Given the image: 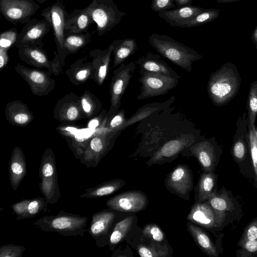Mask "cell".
Masks as SVG:
<instances>
[{
  "instance_id": "1",
  "label": "cell",
  "mask_w": 257,
  "mask_h": 257,
  "mask_svg": "<svg viewBox=\"0 0 257 257\" xmlns=\"http://www.w3.org/2000/svg\"><path fill=\"white\" fill-rule=\"evenodd\" d=\"M175 109L170 106L139 122L135 133L141 140L130 157H149L148 167L171 163L201 139L193 122Z\"/></svg>"
},
{
  "instance_id": "2",
  "label": "cell",
  "mask_w": 257,
  "mask_h": 257,
  "mask_svg": "<svg viewBox=\"0 0 257 257\" xmlns=\"http://www.w3.org/2000/svg\"><path fill=\"white\" fill-rule=\"evenodd\" d=\"M149 42L162 56L188 72H191L193 62L202 58L195 50L166 35L153 33Z\"/></svg>"
},
{
  "instance_id": "3",
  "label": "cell",
  "mask_w": 257,
  "mask_h": 257,
  "mask_svg": "<svg viewBox=\"0 0 257 257\" xmlns=\"http://www.w3.org/2000/svg\"><path fill=\"white\" fill-rule=\"evenodd\" d=\"M86 216L64 212L55 215H45L34 222V225L44 232H57L62 236H84L86 232Z\"/></svg>"
},
{
  "instance_id": "4",
  "label": "cell",
  "mask_w": 257,
  "mask_h": 257,
  "mask_svg": "<svg viewBox=\"0 0 257 257\" xmlns=\"http://www.w3.org/2000/svg\"><path fill=\"white\" fill-rule=\"evenodd\" d=\"M85 9L96 24L98 36L110 31L126 15L113 0H92Z\"/></svg>"
},
{
  "instance_id": "5",
  "label": "cell",
  "mask_w": 257,
  "mask_h": 257,
  "mask_svg": "<svg viewBox=\"0 0 257 257\" xmlns=\"http://www.w3.org/2000/svg\"><path fill=\"white\" fill-rule=\"evenodd\" d=\"M40 190L49 204H55L60 197L58 185L56 160L51 148L43 153L39 168Z\"/></svg>"
},
{
  "instance_id": "6",
  "label": "cell",
  "mask_w": 257,
  "mask_h": 257,
  "mask_svg": "<svg viewBox=\"0 0 257 257\" xmlns=\"http://www.w3.org/2000/svg\"><path fill=\"white\" fill-rule=\"evenodd\" d=\"M118 136L109 132L94 136L87 142L78 159L87 168H95L112 148Z\"/></svg>"
},
{
  "instance_id": "7",
  "label": "cell",
  "mask_w": 257,
  "mask_h": 257,
  "mask_svg": "<svg viewBox=\"0 0 257 257\" xmlns=\"http://www.w3.org/2000/svg\"><path fill=\"white\" fill-rule=\"evenodd\" d=\"M136 64L133 61L123 63L113 70L109 85L110 106L107 112L108 118L119 110L121 98L135 71Z\"/></svg>"
},
{
  "instance_id": "8",
  "label": "cell",
  "mask_w": 257,
  "mask_h": 257,
  "mask_svg": "<svg viewBox=\"0 0 257 257\" xmlns=\"http://www.w3.org/2000/svg\"><path fill=\"white\" fill-rule=\"evenodd\" d=\"M141 92L137 96L138 100L165 95L175 88L179 79L153 72L140 71Z\"/></svg>"
},
{
  "instance_id": "9",
  "label": "cell",
  "mask_w": 257,
  "mask_h": 257,
  "mask_svg": "<svg viewBox=\"0 0 257 257\" xmlns=\"http://www.w3.org/2000/svg\"><path fill=\"white\" fill-rule=\"evenodd\" d=\"M18 49L20 58L26 63L38 69L45 67L56 76L62 73L64 65L57 52H54V58L50 61L41 46L29 45Z\"/></svg>"
},
{
  "instance_id": "10",
  "label": "cell",
  "mask_w": 257,
  "mask_h": 257,
  "mask_svg": "<svg viewBox=\"0 0 257 257\" xmlns=\"http://www.w3.org/2000/svg\"><path fill=\"white\" fill-rule=\"evenodd\" d=\"M67 14L65 6L59 1L44 8L41 14L53 30L57 53L64 66L67 56L64 51L63 43L65 34V19Z\"/></svg>"
},
{
  "instance_id": "11",
  "label": "cell",
  "mask_w": 257,
  "mask_h": 257,
  "mask_svg": "<svg viewBox=\"0 0 257 257\" xmlns=\"http://www.w3.org/2000/svg\"><path fill=\"white\" fill-rule=\"evenodd\" d=\"M18 73L29 85L32 93L38 96L47 95L55 86V80L50 76L49 71H43L38 68H30L20 63L15 67Z\"/></svg>"
},
{
  "instance_id": "12",
  "label": "cell",
  "mask_w": 257,
  "mask_h": 257,
  "mask_svg": "<svg viewBox=\"0 0 257 257\" xmlns=\"http://www.w3.org/2000/svg\"><path fill=\"white\" fill-rule=\"evenodd\" d=\"M40 7L34 0H0L1 14L14 25L26 24Z\"/></svg>"
},
{
  "instance_id": "13",
  "label": "cell",
  "mask_w": 257,
  "mask_h": 257,
  "mask_svg": "<svg viewBox=\"0 0 257 257\" xmlns=\"http://www.w3.org/2000/svg\"><path fill=\"white\" fill-rule=\"evenodd\" d=\"M165 185L171 193L189 200L193 186L191 170L186 164H178L166 176Z\"/></svg>"
},
{
  "instance_id": "14",
  "label": "cell",
  "mask_w": 257,
  "mask_h": 257,
  "mask_svg": "<svg viewBox=\"0 0 257 257\" xmlns=\"http://www.w3.org/2000/svg\"><path fill=\"white\" fill-rule=\"evenodd\" d=\"M226 217L225 212L214 209L207 201L195 202L190 208L186 219L207 229L220 227Z\"/></svg>"
},
{
  "instance_id": "15",
  "label": "cell",
  "mask_w": 257,
  "mask_h": 257,
  "mask_svg": "<svg viewBox=\"0 0 257 257\" xmlns=\"http://www.w3.org/2000/svg\"><path fill=\"white\" fill-rule=\"evenodd\" d=\"M107 207L120 212H137L144 210L148 204L147 195L140 190L128 191L108 199Z\"/></svg>"
},
{
  "instance_id": "16",
  "label": "cell",
  "mask_w": 257,
  "mask_h": 257,
  "mask_svg": "<svg viewBox=\"0 0 257 257\" xmlns=\"http://www.w3.org/2000/svg\"><path fill=\"white\" fill-rule=\"evenodd\" d=\"M53 117L62 123L74 122L85 118L80 96L70 92L60 98L55 106Z\"/></svg>"
},
{
  "instance_id": "17",
  "label": "cell",
  "mask_w": 257,
  "mask_h": 257,
  "mask_svg": "<svg viewBox=\"0 0 257 257\" xmlns=\"http://www.w3.org/2000/svg\"><path fill=\"white\" fill-rule=\"evenodd\" d=\"M112 210L111 209L102 210L94 213L92 216L87 231L99 247L108 244L109 231L116 217Z\"/></svg>"
},
{
  "instance_id": "18",
  "label": "cell",
  "mask_w": 257,
  "mask_h": 257,
  "mask_svg": "<svg viewBox=\"0 0 257 257\" xmlns=\"http://www.w3.org/2000/svg\"><path fill=\"white\" fill-rule=\"evenodd\" d=\"M51 29L50 24L45 20L33 19L26 24L19 33L15 47L36 45L43 47V38Z\"/></svg>"
},
{
  "instance_id": "19",
  "label": "cell",
  "mask_w": 257,
  "mask_h": 257,
  "mask_svg": "<svg viewBox=\"0 0 257 257\" xmlns=\"http://www.w3.org/2000/svg\"><path fill=\"white\" fill-rule=\"evenodd\" d=\"M183 157H194L203 172H213L216 164L215 148L210 141L200 139L185 149L181 154Z\"/></svg>"
},
{
  "instance_id": "20",
  "label": "cell",
  "mask_w": 257,
  "mask_h": 257,
  "mask_svg": "<svg viewBox=\"0 0 257 257\" xmlns=\"http://www.w3.org/2000/svg\"><path fill=\"white\" fill-rule=\"evenodd\" d=\"M222 71L212 74L207 85V91L212 101L216 103L223 102L229 98L236 89L235 81Z\"/></svg>"
},
{
  "instance_id": "21",
  "label": "cell",
  "mask_w": 257,
  "mask_h": 257,
  "mask_svg": "<svg viewBox=\"0 0 257 257\" xmlns=\"http://www.w3.org/2000/svg\"><path fill=\"white\" fill-rule=\"evenodd\" d=\"M114 43V41L105 50L97 49L89 52V54L92 58L93 66V73L91 79L98 85L103 84L107 77Z\"/></svg>"
},
{
  "instance_id": "22",
  "label": "cell",
  "mask_w": 257,
  "mask_h": 257,
  "mask_svg": "<svg viewBox=\"0 0 257 257\" xmlns=\"http://www.w3.org/2000/svg\"><path fill=\"white\" fill-rule=\"evenodd\" d=\"M135 62L138 66L140 71L160 74L178 79L181 78V76L158 54L148 52Z\"/></svg>"
},
{
  "instance_id": "23",
  "label": "cell",
  "mask_w": 257,
  "mask_h": 257,
  "mask_svg": "<svg viewBox=\"0 0 257 257\" xmlns=\"http://www.w3.org/2000/svg\"><path fill=\"white\" fill-rule=\"evenodd\" d=\"M49 204L44 197H38L31 199H23L10 207L13 213L16 215V220L32 218L41 212L47 211Z\"/></svg>"
},
{
  "instance_id": "24",
  "label": "cell",
  "mask_w": 257,
  "mask_h": 257,
  "mask_svg": "<svg viewBox=\"0 0 257 257\" xmlns=\"http://www.w3.org/2000/svg\"><path fill=\"white\" fill-rule=\"evenodd\" d=\"M207 9L188 5L171 10L161 11L158 12V16L170 25L180 28L184 23Z\"/></svg>"
},
{
  "instance_id": "25",
  "label": "cell",
  "mask_w": 257,
  "mask_h": 257,
  "mask_svg": "<svg viewBox=\"0 0 257 257\" xmlns=\"http://www.w3.org/2000/svg\"><path fill=\"white\" fill-rule=\"evenodd\" d=\"M9 179L12 189L16 191L27 174L26 163L22 149L15 147L12 150L9 166Z\"/></svg>"
},
{
  "instance_id": "26",
  "label": "cell",
  "mask_w": 257,
  "mask_h": 257,
  "mask_svg": "<svg viewBox=\"0 0 257 257\" xmlns=\"http://www.w3.org/2000/svg\"><path fill=\"white\" fill-rule=\"evenodd\" d=\"M5 114L7 121L11 124L24 127L34 119V115L28 105L19 100L7 104Z\"/></svg>"
},
{
  "instance_id": "27",
  "label": "cell",
  "mask_w": 257,
  "mask_h": 257,
  "mask_svg": "<svg viewBox=\"0 0 257 257\" xmlns=\"http://www.w3.org/2000/svg\"><path fill=\"white\" fill-rule=\"evenodd\" d=\"M94 22L85 8L76 9L67 14L65 19V33L81 34L88 31L89 26Z\"/></svg>"
},
{
  "instance_id": "28",
  "label": "cell",
  "mask_w": 257,
  "mask_h": 257,
  "mask_svg": "<svg viewBox=\"0 0 257 257\" xmlns=\"http://www.w3.org/2000/svg\"><path fill=\"white\" fill-rule=\"evenodd\" d=\"M175 99L176 96L173 95L166 101L148 103L140 107L135 113L126 119L122 128L123 130L154 113L169 108Z\"/></svg>"
},
{
  "instance_id": "29",
  "label": "cell",
  "mask_w": 257,
  "mask_h": 257,
  "mask_svg": "<svg viewBox=\"0 0 257 257\" xmlns=\"http://www.w3.org/2000/svg\"><path fill=\"white\" fill-rule=\"evenodd\" d=\"M92 73V63L87 61V57L76 61L65 73L71 83L76 86L83 84L91 78Z\"/></svg>"
},
{
  "instance_id": "30",
  "label": "cell",
  "mask_w": 257,
  "mask_h": 257,
  "mask_svg": "<svg viewBox=\"0 0 257 257\" xmlns=\"http://www.w3.org/2000/svg\"><path fill=\"white\" fill-rule=\"evenodd\" d=\"M187 229L198 246L207 255L217 257V249L208 234L193 222L187 223Z\"/></svg>"
},
{
  "instance_id": "31",
  "label": "cell",
  "mask_w": 257,
  "mask_h": 257,
  "mask_svg": "<svg viewBox=\"0 0 257 257\" xmlns=\"http://www.w3.org/2000/svg\"><path fill=\"white\" fill-rule=\"evenodd\" d=\"M217 176L214 172H203L200 175L196 187L195 201L204 202L208 200L211 195L215 191V186Z\"/></svg>"
},
{
  "instance_id": "32",
  "label": "cell",
  "mask_w": 257,
  "mask_h": 257,
  "mask_svg": "<svg viewBox=\"0 0 257 257\" xmlns=\"http://www.w3.org/2000/svg\"><path fill=\"white\" fill-rule=\"evenodd\" d=\"M126 183L121 179H115L103 182L94 187L85 190V192L80 195L81 198H97L108 195L119 190Z\"/></svg>"
},
{
  "instance_id": "33",
  "label": "cell",
  "mask_w": 257,
  "mask_h": 257,
  "mask_svg": "<svg viewBox=\"0 0 257 257\" xmlns=\"http://www.w3.org/2000/svg\"><path fill=\"white\" fill-rule=\"evenodd\" d=\"M114 43L112 51L114 57L113 68L123 63L124 61L133 55L138 49L136 40L134 39L116 40L114 41Z\"/></svg>"
},
{
  "instance_id": "34",
  "label": "cell",
  "mask_w": 257,
  "mask_h": 257,
  "mask_svg": "<svg viewBox=\"0 0 257 257\" xmlns=\"http://www.w3.org/2000/svg\"><path fill=\"white\" fill-rule=\"evenodd\" d=\"M65 34L63 43L64 51L66 55L76 53L91 41V36L89 31L81 34Z\"/></svg>"
},
{
  "instance_id": "35",
  "label": "cell",
  "mask_w": 257,
  "mask_h": 257,
  "mask_svg": "<svg viewBox=\"0 0 257 257\" xmlns=\"http://www.w3.org/2000/svg\"><path fill=\"white\" fill-rule=\"evenodd\" d=\"M80 99L85 118L90 119L97 115L102 110V103L98 98L89 90H85L80 96Z\"/></svg>"
},
{
  "instance_id": "36",
  "label": "cell",
  "mask_w": 257,
  "mask_h": 257,
  "mask_svg": "<svg viewBox=\"0 0 257 257\" xmlns=\"http://www.w3.org/2000/svg\"><path fill=\"white\" fill-rule=\"evenodd\" d=\"M133 222V216H129L115 224L109 238L108 245L110 250H113L114 247L123 240L131 230Z\"/></svg>"
},
{
  "instance_id": "37",
  "label": "cell",
  "mask_w": 257,
  "mask_h": 257,
  "mask_svg": "<svg viewBox=\"0 0 257 257\" xmlns=\"http://www.w3.org/2000/svg\"><path fill=\"white\" fill-rule=\"evenodd\" d=\"M219 15L218 10L209 9L203 12L181 25L180 28H190L208 23L216 19Z\"/></svg>"
},
{
  "instance_id": "38",
  "label": "cell",
  "mask_w": 257,
  "mask_h": 257,
  "mask_svg": "<svg viewBox=\"0 0 257 257\" xmlns=\"http://www.w3.org/2000/svg\"><path fill=\"white\" fill-rule=\"evenodd\" d=\"M207 202L214 209L220 211H231L234 208L232 201L225 193H217L215 191Z\"/></svg>"
},
{
  "instance_id": "39",
  "label": "cell",
  "mask_w": 257,
  "mask_h": 257,
  "mask_svg": "<svg viewBox=\"0 0 257 257\" xmlns=\"http://www.w3.org/2000/svg\"><path fill=\"white\" fill-rule=\"evenodd\" d=\"M126 119L125 110L123 109L119 110L109 117H107L105 132L119 135L123 131L122 128Z\"/></svg>"
},
{
  "instance_id": "40",
  "label": "cell",
  "mask_w": 257,
  "mask_h": 257,
  "mask_svg": "<svg viewBox=\"0 0 257 257\" xmlns=\"http://www.w3.org/2000/svg\"><path fill=\"white\" fill-rule=\"evenodd\" d=\"M138 253L141 257H165L169 250L166 246L160 245H147L140 244L137 247Z\"/></svg>"
},
{
  "instance_id": "41",
  "label": "cell",
  "mask_w": 257,
  "mask_h": 257,
  "mask_svg": "<svg viewBox=\"0 0 257 257\" xmlns=\"http://www.w3.org/2000/svg\"><path fill=\"white\" fill-rule=\"evenodd\" d=\"M18 31L15 28L8 29L1 34L0 48L9 50L15 46L18 36Z\"/></svg>"
},
{
  "instance_id": "42",
  "label": "cell",
  "mask_w": 257,
  "mask_h": 257,
  "mask_svg": "<svg viewBox=\"0 0 257 257\" xmlns=\"http://www.w3.org/2000/svg\"><path fill=\"white\" fill-rule=\"evenodd\" d=\"M143 233L146 237L157 242H162L165 238L164 231L159 226L155 223L146 224L143 228Z\"/></svg>"
},
{
  "instance_id": "43",
  "label": "cell",
  "mask_w": 257,
  "mask_h": 257,
  "mask_svg": "<svg viewBox=\"0 0 257 257\" xmlns=\"http://www.w3.org/2000/svg\"><path fill=\"white\" fill-rule=\"evenodd\" d=\"M25 247L21 245L8 244L0 246V257H22Z\"/></svg>"
},
{
  "instance_id": "44",
  "label": "cell",
  "mask_w": 257,
  "mask_h": 257,
  "mask_svg": "<svg viewBox=\"0 0 257 257\" xmlns=\"http://www.w3.org/2000/svg\"><path fill=\"white\" fill-rule=\"evenodd\" d=\"M257 240V219L251 221L245 227L239 243L247 240Z\"/></svg>"
},
{
  "instance_id": "45",
  "label": "cell",
  "mask_w": 257,
  "mask_h": 257,
  "mask_svg": "<svg viewBox=\"0 0 257 257\" xmlns=\"http://www.w3.org/2000/svg\"><path fill=\"white\" fill-rule=\"evenodd\" d=\"M107 112L105 109H102L97 115L89 119L87 124V127L94 131L101 127L107 119Z\"/></svg>"
},
{
  "instance_id": "46",
  "label": "cell",
  "mask_w": 257,
  "mask_h": 257,
  "mask_svg": "<svg viewBox=\"0 0 257 257\" xmlns=\"http://www.w3.org/2000/svg\"><path fill=\"white\" fill-rule=\"evenodd\" d=\"M176 8L173 0H152L151 5V10L156 12Z\"/></svg>"
},
{
  "instance_id": "47",
  "label": "cell",
  "mask_w": 257,
  "mask_h": 257,
  "mask_svg": "<svg viewBox=\"0 0 257 257\" xmlns=\"http://www.w3.org/2000/svg\"><path fill=\"white\" fill-rule=\"evenodd\" d=\"M250 145L253 166L257 178V143L254 137L252 135L250 136Z\"/></svg>"
},
{
  "instance_id": "48",
  "label": "cell",
  "mask_w": 257,
  "mask_h": 257,
  "mask_svg": "<svg viewBox=\"0 0 257 257\" xmlns=\"http://www.w3.org/2000/svg\"><path fill=\"white\" fill-rule=\"evenodd\" d=\"M233 153L236 159L242 160L245 154V148L244 144L241 142H237L233 146Z\"/></svg>"
},
{
  "instance_id": "49",
  "label": "cell",
  "mask_w": 257,
  "mask_h": 257,
  "mask_svg": "<svg viewBox=\"0 0 257 257\" xmlns=\"http://www.w3.org/2000/svg\"><path fill=\"white\" fill-rule=\"evenodd\" d=\"M239 245L247 252H257V240L245 241L240 243Z\"/></svg>"
},
{
  "instance_id": "50",
  "label": "cell",
  "mask_w": 257,
  "mask_h": 257,
  "mask_svg": "<svg viewBox=\"0 0 257 257\" xmlns=\"http://www.w3.org/2000/svg\"><path fill=\"white\" fill-rule=\"evenodd\" d=\"M8 50L0 48V70L7 65L9 62V57L8 53Z\"/></svg>"
},
{
  "instance_id": "51",
  "label": "cell",
  "mask_w": 257,
  "mask_h": 257,
  "mask_svg": "<svg viewBox=\"0 0 257 257\" xmlns=\"http://www.w3.org/2000/svg\"><path fill=\"white\" fill-rule=\"evenodd\" d=\"M249 107L252 114L257 112V95L251 94L249 99Z\"/></svg>"
},
{
  "instance_id": "52",
  "label": "cell",
  "mask_w": 257,
  "mask_h": 257,
  "mask_svg": "<svg viewBox=\"0 0 257 257\" xmlns=\"http://www.w3.org/2000/svg\"><path fill=\"white\" fill-rule=\"evenodd\" d=\"M173 1L175 3L177 7H181L190 4L192 0H173Z\"/></svg>"
},
{
  "instance_id": "53",
  "label": "cell",
  "mask_w": 257,
  "mask_h": 257,
  "mask_svg": "<svg viewBox=\"0 0 257 257\" xmlns=\"http://www.w3.org/2000/svg\"><path fill=\"white\" fill-rule=\"evenodd\" d=\"M252 41L257 47V26L254 29L251 36Z\"/></svg>"
},
{
  "instance_id": "54",
  "label": "cell",
  "mask_w": 257,
  "mask_h": 257,
  "mask_svg": "<svg viewBox=\"0 0 257 257\" xmlns=\"http://www.w3.org/2000/svg\"><path fill=\"white\" fill-rule=\"evenodd\" d=\"M239 0H217V2L218 3H227L231 2H235L238 1Z\"/></svg>"
},
{
  "instance_id": "55",
  "label": "cell",
  "mask_w": 257,
  "mask_h": 257,
  "mask_svg": "<svg viewBox=\"0 0 257 257\" xmlns=\"http://www.w3.org/2000/svg\"><path fill=\"white\" fill-rule=\"evenodd\" d=\"M35 1H36L39 4H42L46 2L48 0H35Z\"/></svg>"
},
{
  "instance_id": "56",
  "label": "cell",
  "mask_w": 257,
  "mask_h": 257,
  "mask_svg": "<svg viewBox=\"0 0 257 257\" xmlns=\"http://www.w3.org/2000/svg\"><path fill=\"white\" fill-rule=\"evenodd\" d=\"M256 136H257V131H256Z\"/></svg>"
},
{
  "instance_id": "57",
  "label": "cell",
  "mask_w": 257,
  "mask_h": 257,
  "mask_svg": "<svg viewBox=\"0 0 257 257\" xmlns=\"http://www.w3.org/2000/svg\"><path fill=\"white\" fill-rule=\"evenodd\" d=\"M135 1H137V0H135Z\"/></svg>"
}]
</instances>
